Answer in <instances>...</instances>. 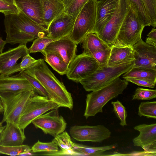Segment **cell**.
Returning a JSON list of instances; mask_svg holds the SVG:
<instances>
[{"label":"cell","instance_id":"cell-5","mask_svg":"<svg viewBox=\"0 0 156 156\" xmlns=\"http://www.w3.org/2000/svg\"><path fill=\"white\" fill-rule=\"evenodd\" d=\"M129 5V10L122 24L113 45L132 47L141 39L142 32L145 27L140 21L135 9Z\"/></svg>","mask_w":156,"mask_h":156},{"label":"cell","instance_id":"cell-16","mask_svg":"<svg viewBox=\"0 0 156 156\" xmlns=\"http://www.w3.org/2000/svg\"><path fill=\"white\" fill-rule=\"evenodd\" d=\"M77 45L69 35L49 43L42 53L44 55L51 52L57 53L69 66L76 55Z\"/></svg>","mask_w":156,"mask_h":156},{"label":"cell","instance_id":"cell-38","mask_svg":"<svg viewBox=\"0 0 156 156\" xmlns=\"http://www.w3.org/2000/svg\"><path fill=\"white\" fill-rule=\"evenodd\" d=\"M20 12L14 0H0V12L5 16L17 14Z\"/></svg>","mask_w":156,"mask_h":156},{"label":"cell","instance_id":"cell-50","mask_svg":"<svg viewBox=\"0 0 156 156\" xmlns=\"http://www.w3.org/2000/svg\"><path fill=\"white\" fill-rule=\"evenodd\" d=\"M97 1H99L100 0H97Z\"/></svg>","mask_w":156,"mask_h":156},{"label":"cell","instance_id":"cell-17","mask_svg":"<svg viewBox=\"0 0 156 156\" xmlns=\"http://www.w3.org/2000/svg\"><path fill=\"white\" fill-rule=\"evenodd\" d=\"M76 18L65 12L57 16L50 24L48 28V36L57 40L70 35Z\"/></svg>","mask_w":156,"mask_h":156},{"label":"cell","instance_id":"cell-4","mask_svg":"<svg viewBox=\"0 0 156 156\" xmlns=\"http://www.w3.org/2000/svg\"><path fill=\"white\" fill-rule=\"evenodd\" d=\"M134 61L113 66L106 67L97 71L79 82L87 91H93L110 83L128 71Z\"/></svg>","mask_w":156,"mask_h":156},{"label":"cell","instance_id":"cell-7","mask_svg":"<svg viewBox=\"0 0 156 156\" xmlns=\"http://www.w3.org/2000/svg\"><path fill=\"white\" fill-rule=\"evenodd\" d=\"M35 94L33 90L15 94H0L3 107L2 122L11 123L19 126L20 116L27 101Z\"/></svg>","mask_w":156,"mask_h":156},{"label":"cell","instance_id":"cell-6","mask_svg":"<svg viewBox=\"0 0 156 156\" xmlns=\"http://www.w3.org/2000/svg\"><path fill=\"white\" fill-rule=\"evenodd\" d=\"M97 2V0H90L76 18L70 36L77 44L82 43L88 34L94 33Z\"/></svg>","mask_w":156,"mask_h":156},{"label":"cell","instance_id":"cell-39","mask_svg":"<svg viewBox=\"0 0 156 156\" xmlns=\"http://www.w3.org/2000/svg\"><path fill=\"white\" fill-rule=\"evenodd\" d=\"M151 23L154 28L156 26V0H142Z\"/></svg>","mask_w":156,"mask_h":156},{"label":"cell","instance_id":"cell-30","mask_svg":"<svg viewBox=\"0 0 156 156\" xmlns=\"http://www.w3.org/2000/svg\"><path fill=\"white\" fill-rule=\"evenodd\" d=\"M138 115L144 116L148 118L156 119V101L143 102L139 107Z\"/></svg>","mask_w":156,"mask_h":156},{"label":"cell","instance_id":"cell-40","mask_svg":"<svg viewBox=\"0 0 156 156\" xmlns=\"http://www.w3.org/2000/svg\"><path fill=\"white\" fill-rule=\"evenodd\" d=\"M111 48L99 50L91 55L96 61L101 69L107 66V63L110 56Z\"/></svg>","mask_w":156,"mask_h":156},{"label":"cell","instance_id":"cell-49","mask_svg":"<svg viewBox=\"0 0 156 156\" xmlns=\"http://www.w3.org/2000/svg\"><path fill=\"white\" fill-rule=\"evenodd\" d=\"M3 107L0 97V113H3Z\"/></svg>","mask_w":156,"mask_h":156},{"label":"cell","instance_id":"cell-26","mask_svg":"<svg viewBox=\"0 0 156 156\" xmlns=\"http://www.w3.org/2000/svg\"><path fill=\"white\" fill-rule=\"evenodd\" d=\"M44 61L57 73L61 75L66 74L69 66L57 53L51 52L44 55Z\"/></svg>","mask_w":156,"mask_h":156},{"label":"cell","instance_id":"cell-19","mask_svg":"<svg viewBox=\"0 0 156 156\" xmlns=\"http://www.w3.org/2000/svg\"><path fill=\"white\" fill-rule=\"evenodd\" d=\"M20 12L48 29L43 19L42 0H14Z\"/></svg>","mask_w":156,"mask_h":156},{"label":"cell","instance_id":"cell-3","mask_svg":"<svg viewBox=\"0 0 156 156\" xmlns=\"http://www.w3.org/2000/svg\"><path fill=\"white\" fill-rule=\"evenodd\" d=\"M128 82L119 77L108 84L92 91L87 95L84 116L86 119L103 112V107L109 101L122 93Z\"/></svg>","mask_w":156,"mask_h":156},{"label":"cell","instance_id":"cell-11","mask_svg":"<svg viewBox=\"0 0 156 156\" xmlns=\"http://www.w3.org/2000/svg\"><path fill=\"white\" fill-rule=\"evenodd\" d=\"M58 109L51 110L40 115L32 123L44 134L55 137L62 133L65 130L67 123L63 117L58 115Z\"/></svg>","mask_w":156,"mask_h":156},{"label":"cell","instance_id":"cell-31","mask_svg":"<svg viewBox=\"0 0 156 156\" xmlns=\"http://www.w3.org/2000/svg\"><path fill=\"white\" fill-rule=\"evenodd\" d=\"M20 74L25 77L30 83L33 87L35 92L40 95L49 98L48 93L41 83L35 78L30 74L26 70L21 71Z\"/></svg>","mask_w":156,"mask_h":156},{"label":"cell","instance_id":"cell-2","mask_svg":"<svg viewBox=\"0 0 156 156\" xmlns=\"http://www.w3.org/2000/svg\"><path fill=\"white\" fill-rule=\"evenodd\" d=\"M44 59H37L36 63L26 70L42 85L48 92L49 98L59 107L73 109V101L71 94L63 83L59 81L49 69Z\"/></svg>","mask_w":156,"mask_h":156},{"label":"cell","instance_id":"cell-41","mask_svg":"<svg viewBox=\"0 0 156 156\" xmlns=\"http://www.w3.org/2000/svg\"><path fill=\"white\" fill-rule=\"evenodd\" d=\"M48 156H83L80 153L76 151L73 148L68 149H62L57 151L52 152H46L41 154Z\"/></svg>","mask_w":156,"mask_h":156},{"label":"cell","instance_id":"cell-25","mask_svg":"<svg viewBox=\"0 0 156 156\" xmlns=\"http://www.w3.org/2000/svg\"><path fill=\"white\" fill-rule=\"evenodd\" d=\"M122 77L124 79L131 78L142 80L156 84V69L133 66L124 74Z\"/></svg>","mask_w":156,"mask_h":156},{"label":"cell","instance_id":"cell-47","mask_svg":"<svg viewBox=\"0 0 156 156\" xmlns=\"http://www.w3.org/2000/svg\"><path fill=\"white\" fill-rule=\"evenodd\" d=\"M31 151L25 152L20 154L18 156H33L35 155Z\"/></svg>","mask_w":156,"mask_h":156},{"label":"cell","instance_id":"cell-34","mask_svg":"<svg viewBox=\"0 0 156 156\" xmlns=\"http://www.w3.org/2000/svg\"><path fill=\"white\" fill-rule=\"evenodd\" d=\"M62 149L73 148L74 143L71 140L68 133L64 131L54 137L52 140Z\"/></svg>","mask_w":156,"mask_h":156},{"label":"cell","instance_id":"cell-18","mask_svg":"<svg viewBox=\"0 0 156 156\" xmlns=\"http://www.w3.org/2000/svg\"><path fill=\"white\" fill-rule=\"evenodd\" d=\"M32 90L34 89L32 85L20 73L12 76L0 74V94H15Z\"/></svg>","mask_w":156,"mask_h":156},{"label":"cell","instance_id":"cell-45","mask_svg":"<svg viewBox=\"0 0 156 156\" xmlns=\"http://www.w3.org/2000/svg\"><path fill=\"white\" fill-rule=\"evenodd\" d=\"M146 43L149 45L156 47V40L147 37L146 40Z\"/></svg>","mask_w":156,"mask_h":156},{"label":"cell","instance_id":"cell-23","mask_svg":"<svg viewBox=\"0 0 156 156\" xmlns=\"http://www.w3.org/2000/svg\"><path fill=\"white\" fill-rule=\"evenodd\" d=\"M63 0H42L43 19L48 27L51 23L64 12Z\"/></svg>","mask_w":156,"mask_h":156},{"label":"cell","instance_id":"cell-44","mask_svg":"<svg viewBox=\"0 0 156 156\" xmlns=\"http://www.w3.org/2000/svg\"><path fill=\"white\" fill-rule=\"evenodd\" d=\"M147 36L151 39L156 40V29L153 28L148 34Z\"/></svg>","mask_w":156,"mask_h":156},{"label":"cell","instance_id":"cell-46","mask_svg":"<svg viewBox=\"0 0 156 156\" xmlns=\"http://www.w3.org/2000/svg\"><path fill=\"white\" fill-rule=\"evenodd\" d=\"M6 43V41L3 40L2 37H0V54L2 53L3 50Z\"/></svg>","mask_w":156,"mask_h":156},{"label":"cell","instance_id":"cell-32","mask_svg":"<svg viewBox=\"0 0 156 156\" xmlns=\"http://www.w3.org/2000/svg\"><path fill=\"white\" fill-rule=\"evenodd\" d=\"M31 151V148L27 145L19 146H5L0 144V154L10 156H18L25 152Z\"/></svg>","mask_w":156,"mask_h":156},{"label":"cell","instance_id":"cell-13","mask_svg":"<svg viewBox=\"0 0 156 156\" xmlns=\"http://www.w3.org/2000/svg\"><path fill=\"white\" fill-rule=\"evenodd\" d=\"M30 54L26 45L20 44L0 54V74L9 76L20 72V63L17 61L25 55Z\"/></svg>","mask_w":156,"mask_h":156},{"label":"cell","instance_id":"cell-22","mask_svg":"<svg viewBox=\"0 0 156 156\" xmlns=\"http://www.w3.org/2000/svg\"><path fill=\"white\" fill-rule=\"evenodd\" d=\"M111 51L107 66H113L134 61L133 50L131 47L111 46Z\"/></svg>","mask_w":156,"mask_h":156},{"label":"cell","instance_id":"cell-35","mask_svg":"<svg viewBox=\"0 0 156 156\" xmlns=\"http://www.w3.org/2000/svg\"><path fill=\"white\" fill-rule=\"evenodd\" d=\"M55 40L48 36L36 38L34 41L31 46L28 49L29 53L37 52L42 53L49 43Z\"/></svg>","mask_w":156,"mask_h":156},{"label":"cell","instance_id":"cell-20","mask_svg":"<svg viewBox=\"0 0 156 156\" xmlns=\"http://www.w3.org/2000/svg\"><path fill=\"white\" fill-rule=\"evenodd\" d=\"M119 0L97 1L94 33L97 35L103 30L115 12Z\"/></svg>","mask_w":156,"mask_h":156},{"label":"cell","instance_id":"cell-37","mask_svg":"<svg viewBox=\"0 0 156 156\" xmlns=\"http://www.w3.org/2000/svg\"><path fill=\"white\" fill-rule=\"evenodd\" d=\"M113 111L116 116L120 121V125L122 127L127 125L126 118L127 116L125 107L119 100L112 101Z\"/></svg>","mask_w":156,"mask_h":156},{"label":"cell","instance_id":"cell-12","mask_svg":"<svg viewBox=\"0 0 156 156\" xmlns=\"http://www.w3.org/2000/svg\"><path fill=\"white\" fill-rule=\"evenodd\" d=\"M69 131L73 138L82 142L100 143L109 138L111 134L110 130L102 125L74 126L70 127Z\"/></svg>","mask_w":156,"mask_h":156},{"label":"cell","instance_id":"cell-10","mask_svg":"<svg viewBox=\"0 0 156 156\" xmlns=\"http://www.w3.org/2000/svg\"><path fill=\"white\" fill-rule=\"evenodd\" d=\"M130 5L128 0H119L113 15L98 35L110 47L116 40L122 24L128 13Z\"/></svg>","mask_w":156,"mask_h":156},{"label":"cell","instance_id":"cell-8","mask_svg":"<svg viewBox=\"0 0 156 156\" xmlns=\"http://www.w3.org/2000/svg\"><path fill=\"white\" fill-rule=\"evenodd\" d=\"M59 108L56 103L48 98L35 94L27 101L20 116L19 126L24 131L35 119L49 111Z\"/></svg>","mask_w":156,"mask_h":156},{"label":"cell","instance_id":"cell-15","mask_svg":"<svg viewBox=\"0 0 156 156\" xmlns=\"http://www.w3.org/2000/svg\"><path fill=\"white\" fill-rule=\"evenodd\" d=\"M132 48L133 67L156 69V47L147 44L141 38Z\"/></svg>","mask_w":156,"mask_h":156},{"label":"cell","instance_id":"cell-1","mask_svg":"<svg viewBox=\"0 0 156 156\" xmlns=\"http://www.w3.org/2000/svg\"><path fill=\"white\" fill-rule=\"evenodd\" d=\"M6 43L26 45L38 37L48 36V30L23 12L5 16Z\"/></svg>","mask_w":156,"mask_h":156},{"label":"cell","instance_id":"cell-21","mask_svg":"<svg viewBox=\"0 0 156 156\" xmlns=\"http://www.w3.org/2000/svg\"><path fill=\"white\" fill-rule=\"evenodd\" d=\"M26 139L24 131L19 126L7 122L0 135V144L5 146H19L22 144Z\"/></svg>","mask_w":156,"mask_h":156},{"label":"cell","instance_id":"cell-28","mask_svg":"<svg viewBox=\"0 0 156 156\" xmlns=\"http://www.w3.org/2000/svg\"><path fill=\"white\" fill-rule=\"evenodd\" d=\"M90 0H63L64 12L76 18L80 12Z\"/></svg>","mask_w":156,"mask_h":156},{"label":"cell","instance_id":"cell-27","mask_svg":"<svg viewBox=\"0 0 156 156\" xmlns=\"http://www.w3.org/2000/svg\"><path fill=\"white\" fill-rule=\"evenodd\" d=\"M116 144L99 147L89 146L74 143L73 149L80 153L83 156H103L104 153L108 150L114 149L117 147Z\"/></svg>","mask_w":156,"mask_h":156},{"label":"cell","instance_id":"cell-33","mask_svg":"<svg viewBox=\"0 0 156 156\" xmlns=\"http://www.w3.org/2000/svg\"><path fill=\"white\" fill-rule=\"evenodd\" d=\"M34 153L41 152H52L58 150V146L53 141L49 142H42L39 140L31 148Z\"/></svg>","mask_w":156,"mask_h":156},{"label":"cell","instance_id":"cell-24","mask_svg":"<svg viewBox=\"0 0 156 156\" xmlns=\"http://www.w3.org/2000/svg\"><path fill=\"white\" fill-rule=\"evenodd\" d=\"M82 43V48L83 49V52L90 55L97 51L111 48L94 33L88 34Z\"/></svg>","mask_w":156,"mask_h":156},{"label":"cell","instance_id":"cell-42","mask_svg":"<svg viewBox=\"0 0 156 156\" xmlns=\"http://www.w3.org/2000/svg\"><path fill=\"white\" fill-rule=\"evenodd\" d=\"M37 61V60L31 57L29 54L25 55L22 58L21 61L20 63L21 71L26 70L32 67Z\"/></svg>","mask_w":156,"mask_h":156},{"label":"cell","instance_id":"cell-43","mask_svg":"<svg viewBox=\"0 0 156 156\" xmlns=\"http://www.w3.org/2000/svg\"><path fill=\"white\" fill-rule=\"evenodd\" d=\"M128 82H130L138 86L151 88H154L155 84L147 81L134 78H128L125 79Z\"/></svg>","mask_w":156,"mask_h":156},{"label":"cell","instance_id":"cell-36","mask_svg":"<svg viewBox=\"0 0 156 156\" xmlns=\"http://www.w3.org/2000/svg\"><path fill=\"white\" fill-rule=\"evenodd\" d=\"M156 98V90L138 87L135 90L132 100H150Z\"/></svg>","mask_w":156,"mask_h":156},{"label":"cell","instance_id":"cell-14","mask_svg":"<svg viewBox=\"0 0 156 156\" xmlns=\"http://www.w3.org/2000/svg\"><path fill=\"white\" fill-rule=\"evenodd\" d=\"M134 129L139 135L133 140V145L140 147L149 155H156V123L143 124L135 126Z\"/></svg>","mask_w":156,"mask_h":156},{"label":"cell","instance_id":"cell-29","mask_svg":"<svg viewBox=\"0 0 156 156\" xmlns=\"http://www.w3.org/2000/svg\"><path fill=\"white\" fill-rule=\"evenodd\" d=\"M128 0L130 4L135 9L140 21L144 26H151V22L142 0Z\"/></svg>","mask_w":156,"mask_h":156},{"label":"cell","instance_id":"cell-9","mask_svg":"<svg viewBox=\"0 0 156 156\" xmlns=\"http://www.w3.org/2000/svg\"><path fill=\"white\" fill-rule=\"evenodd\" d=\"M101 69L91 55L83 52L71 62L66 75L69 80L79 82Z\"/></svg>","mask_w":156,"mask_h":156},{"label":"cell","instance_id":"cell-48","mask_svg":"<svg viewBox=\"0 0 156 156\" xmlns=\"http://www.w3.org/2000/svg\"><path fill=\"white\" fill-rule=\"evenodd\" d=\"M3 122H0V135L2 132L3 130L4 129L5 127V125L3 126L2 125Z\"/></svg>","mask_w":156,"mask_h":156}]
</instances>
